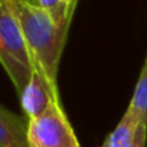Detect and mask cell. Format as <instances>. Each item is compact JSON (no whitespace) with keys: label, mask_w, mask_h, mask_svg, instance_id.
Wrapping results in <instances>:
<instances>
[{"label":"cell","mask_w":147,"mask_h":147,"mask_svg":"<svg viewBox=\"0 0 147 147\" xmlns=\"http://www.w3.org/2000/svg\"><path fill=\"white\" fill-rule=\"evenodd\" d=\"M27 140L30 147H80L74 130L61 107L53 101L36 119H27Z\"/></svg>","instance_id":"cell-3"},{"label":"cell","mask_w":147,"mask_h":147,"mask_svg":"<svg viewBox=\"0 0 147 147\" xmlns=\"http://www.w3.org/2000/svg\"><path fill=\"white\" fill-rule=\"evenodd\" d=\"M27 126L22 117L0 106V147H30Z\"/></svg>","instance_id":"cell-5"},{"label":"cell","mask_w":147,"mask_h":147,"mask_svg":"<svg viewBox=\"0 0 147 147\" xmlns=\"http://www.w3.org/2000/svg\"><path fill=\"white\" fill-rule=\"evenodd\" d=\"M129 107L136 113L140 121L147 123V54Z\"/></svg>","instance_id":"cell-7"},{"label":"cell","mask_w":147,"mask_h":147,"mask_svg":"<svg viewBox=\"0 0 147 147\" xmlns=\"http://www.w3.org/2000/svg\"><path fill=\"white\" fill-rule=\"evenodd\" d=\"M26 3H30V4H36V0H23Z\"/></svg>","instance_id":"cell-9"},{"label":"cell","mask_w":147,"mask_h":147,"mask_svg":"<svg viewBox=\"0 0 147 147\" xmlns=\"http://www.w3.org/2000/svg\"><path fill=\"white\" fill-rule=\"evenodd\" d=\"M63 3H71V1H74V0H61Z\"/></svg>","instance_id":"cell-10"},{"label":"cell","mask_w":147,"mask_h":147,"mask_svg":"<svg viewBox=\"0 0 147 147\" xmlns=\"http://www.w3.org/2000/svg\"><path fill=\"white\" fill-rule=\"evenodd\" d=\"M53 101L56 100L53 98L49 86L46 84L40 73L34 69L29 84L20 94V103L23 111L26 113L27 119H36L49 109V106Z\"/></svg>","instance_id":"cell-4"},{"label":"cell","mask_w":147,"mask_h":147,"mask_svg":"<svg viewBox=\"0 0 147 147\" xmlns=\"http://www.w3.org/2000/svg\"><path fill=\"white\" fill-rule=\"evenodd\" d=\"M146 144H147V123L140 121L137 129H136V131H134V136H133L130 147H146Z\"/></svg>","instance_id":"cell-8"},{"label":"cell","mask_w":147,"mask_h":147,"mask_svg":"<svg viewBox=\"0 0 147 147\" xmlns=\"http://www.w3.org/2000/svg\"><path fill=\"white\" fill-rule=\"evenodd\" d=\"M27 42L33 66L45 79L53 98L60 103L57 76L60 57L71 22L56 23L49 11L23 0H9Z\"/></svg>","instance_id":"cell-1"},{"label":"cell","mask_w":147,"mask_h":147,"mask_svg":"<svg viewBox=\"0 0 147 147\" xmlns=\"http://www.w3.org/2000/svg\"><path fill=\"white\" fill-rule=\"evenodd\" d=\"M139 123L140 119L130 107H127L126 113L117 123L116 129L106 137L101 147H130Z\"/></svg>","instance_id":"cell-6"},{"label":"cell","mask_w":147,"mask_h":147,"mask_svg":"<svg viewBox=\"0 0 147 147\" xmlns=\"http://www.w3.org/2000/svg\"><path fill=\"white\" fill-rule=\"evenodd\" d=\"M0 64L20 96L34 71L20 22L9 0H0Z\"/></svg>","instance_id":"cell-2"}]
</instances>
